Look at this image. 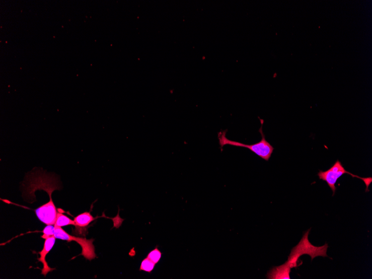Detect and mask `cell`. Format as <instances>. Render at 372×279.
<instances>
[{
	"instance_id": "obj_5",
	"label": "cell",
	"mask_w": 372,
	"mask_h": 279,
	"mask_svg": "<svg viewBox=\"0 0 372 279\" xmlns=\"http://www.w3.org/2000/svg\"><path fill=\"white\" fill-rule=\"evenodd\" d=\"M52 192L49 194L50 201L35 210L36 216L42 223L47 225H52L55 223L57 217V210L51 197Z\"/></svg>"
},
{
	"instance_id": "obj_7",
	"label": "cell",
	"mask_w": 372,
	"mask_h": 279,
	"mask_svg": "<svg viewBox=\"0 0 372 279\" xmlns=\"http://www.w3.org/2000/svg\"><path fill=\"white\" fill-rule=\"evenodd\" d=\"M106 217L94 218L91 215V212H85L77 216L75 218V226L76 229L80 230H87L88 226L90 225L93 221L96 220L98 218Z\"/></svg>"
},
{
	"instance_id": "obj_11",
	"label": "cell",
	"mask_w": 372,
	"mask_h": 279,
	"mask_svg": "<svg viewBox=\"0 0 372 279\" xmlns=\"http://www.w3.org/2000/svg\"><path fill=\"white\" fill-rule=\"evenodd\" d=\"M55 230V228L54 226L48 225L46 226L43 231V235L41 236V238L46 239L54 236Z\"/></svg>"
},
{
	"instance_id": "obj_2",
	"label": "cell",
	"mask_w": 372,
	"mask_h": 279,
	"mask_svg": "<svg viewBox=\"0 0 372 279\" xmlns=\"http://www.w3.org/2000/svg\"><path fill=\"white\" fill-rule=\"evenodd\" d=\"M308 230L303 236L300 244L292 249L291 254L288 258V261L284 264L287 267L290 268L297 267V261L301 256L303 254H308L312 257V260L317 256L327 257V251L328 245H326L319 247L313 246L308 240Z\"/></svg>"
},
{
	"instance_id": "obj_10",
	"label": "cell",
	"mask_w": 372,
	"mask_h": 279,
	"mask_svg": "<svg viewBox=\"0 0 372 279\" xmlns=\"http://www.w3.org/2000/svg\"><path fill=\"white\" fill-rule=\"evenodd\" d=\"M161 252L157 247L155 249L151 251L147 255L148 259L155 263L156 264H158L161 259Z\"/></svg>"
},
{
	"instance_id": "obj_4",
	"label": "cell",
	"mask_w": 372,
	"mask_h": 279,
	"mask_svg": "<svg viewBox=\"0 0 372 279\" xmlns=\"http://www.w3.org/2000/svg\"><path fill=\"white\" fill-rule=\"evenodd\" d=\"M54 236L57 239L65 240L69 242L76 241L82 247V252L81 255H83L87 260L91 261L97 257L95 247L93 245L94 239L88 240L86 238H79V237L71 236L65 232L61 228H55Z\"/></svg>"
},
{
	"instance_id": "obj_8",
	"label": "cell",
	"mask_w": 372,
	"mask_h": 279,
	"mask_svg": "<svg viewBox=\"0 0 372 279\" xmlns=\"http://www.w3.org/2000/svg\"><path fill=\"white\" fill-rule=\"evenodd\" d=\"M75 224L74 220H72L69 218H67L66 216L62 213H57L55 223L54 224L55 228H61L62 226L70 225L75 226Z\"/></svg>"
},
{
	"instance_id": "obj_1",
	"label": "cell",
	"mask_w": 372,
	"mask_h": 279,
	"mask_svg": "<svg viewBox=\"0 0 372 279\" xmlns=\"http://www.w3.org/2000/svg\"><path fill=\"white\" fill-rule=\"evenodd\" d=\"M261 123V127L259 129V132L261 135V140L258 143L249 145H245L240 142L230 140L227 137V131L225 130L220 131L218 135L219 144L221 146V149L223 148L224 146L230 145L238 147H244L248 149L254 153L255 154L265 160L269 161L270 157L273 153L274 148L267 141L265 138V134L263 131V125L264 120L260 119Z\"/></svg>"
},
{
	"instance_id": "obj_9",
	"label": "cell",
	"mask_w": 372,
	"mask_h": 279,
	"mask_svg": "<svg viewBox=\"0 0 372 279\" xmlns=\"http://www.w3.org/2000/svg\"><path fill=\"white\" fill-rule=\"evenodd\" d=\"M155 266V263L146 257L141 261L139 271H144L150 273L154 270Z\"/></svg>"
},
{
	"instance_id": "obj_6",
	"label": "cell",
	"mask_w": 372,
	"mask_h": 279,
	"mask_svg": "<svg viewBox=\"0 0 372 279\" xmlns=\"http://www.w3.org/2000/svg\"><path fill=\"white\" fill-rule=\"evenodd\" d=\"M56 238L54 236L45 239L43 249L39 252L40 257L38 258V261L43 263V268L42 269L41 274L46 276L48 272L53 271L54 268L50 267L46 261V256L53 247L55 243Z\"/></svg>"
},
{
	"instance_id": "obj_3",
	"label": "cell",
	"mask_w": 372,
	"mask_h": 279,
	"mask_svg": "<svg viewBox=\"0 0 372 279\" xmlns=\"http://www.w3.org/2000/svg\"><path fill=\"white\" fill-rule=\"evenodd\" d=\"M344 174H349L352 177H357L362 180L365 184L366 190L369 191L368 188L370 184L372 182L371 177L362 178L357 175H354L345 169L342 163L339 160L335 162L334 164L330 168L329 170L326 171H320L318 173V176L320 180L326 182L328 185L333 191V196L334 195L335 191H336L337 187L335 186L338 179Z\"/></svg>"
}]
</instances>
